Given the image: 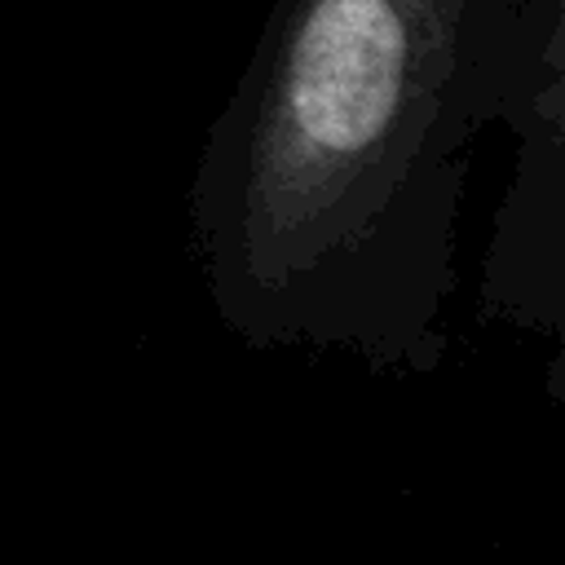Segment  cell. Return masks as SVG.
<instances>
[{
  "mask_svg": "<svg viewBox=\"0 0 565 565\" xmlns=\"http://www.w3.org/2000/svg\"><path fill=\"white\" fill-rule=\"evenodd\" d=\"M539 0H278L212 124L190 216L252 344L433 362L468 150L530 97Z\"/></svg>",
  "mask_w": 565,
  "mask_h": 565,
  "instance_id": "1",
  "label": "cell"
}]
</instances>
